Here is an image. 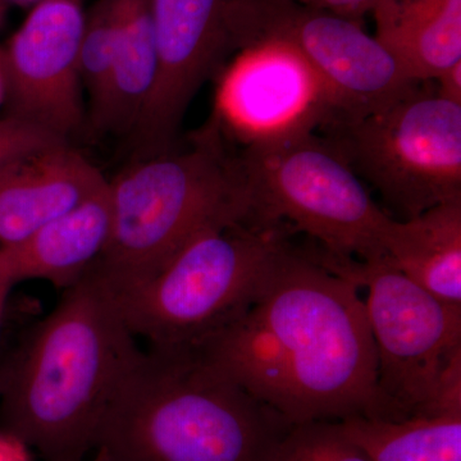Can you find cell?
<instances>
[{
    "label": "cell",
    "instance_id": "cell-22",
    "mask_svg": "<svg viewBox=\"0 0 461 461\" xmlns=\"http://www.w3.org/2000/svg\"><path fill=\"white\" fill-rule=\"evenodd\" d=\"M321 11L330 12L350 20L357 21L366 14H372L382 0H287Z\"/></svg>",
    "mask_w": 461,
    "mask_h": 461
},
{
    "label": "cell",
    "instance_id": "cell-10",
    "mask_svg": "<svg viewBox=\"0 0 461 461\" xmlns=\"http://www.w3.org/2000/svg\"><path fill=\"white\" fill-rule=\"evenodd\" d=\"M241 5L242 0H150L157 76L130 136L133 158L176 147L196 94L242 50Z\"/></svg>",
    "mask_w": 461,
    "mask_h": 461
},
{
    "label": "cell",
    "instance_id": "cell-23",
    "mask_svg": "<svg viewBox=\"0 0 461 461\" xmlns=\"http://www.w3.org/2000/svg\"><path fill=\"white\" fill-rule=\"evenodd\" d=\"M435 81L439 98L461 105V62L446 69Z\"/></svg>",
    "mask_w": 461,
    "mask_h": 461
},
{
    "label": "cell",
    "instance_id": "cell-19",
    "mask_svg": "<svg viewBox=\"0 0 461 461\" xmlns=\"http://www.w3.org/2000/svg\"><path fill=\"white\" fill-rule=\"evenodd\" d=\"M257 461H371L339 421H308L288 426Z\"/></svg>",
    "mask_w": 461,
    "mask_h": 461
},
{
    "label": "cell",
    "instance_id": "cell-26",
    "mask_svg": "<svg viewBox=\"0 0 461 461\" xmlns=\"http://www.w3.org/2000/svg\"><path fill=\"white\" fill-rule=\"evenodd\" d=\"M11 291L12 287L7 286V285H0V335H2L5 309H7L8 297Z\"/></svg>",
    "mask_w": 461,
    "mask_h": 461
},
{
    "label": "cell",
    "instance_id": "cell-11",
    "mask_svg": "<svg viewBox=\"0 0 461 461\" xmlns=\"http://www.w3.org/2000/svg\"><path fill=\"white\" fill-rule=\"evenodd\" d=\"M85 14L80 0H41L5 47V114L69 141L86 122L78 51Z\"/></svg>",
    "mask_w": 461,
    "mask_h": 461
},
{
    "label": "cell",
    "instance_id": "cell-5",
    "mask_svg": "<svg viewBox=\"0 0 461 461\" xmlns=\"http://www.w3.org/2000/svg\"><path fill=\"white\" fill-rule=\"evenodd\" d=\"M291 233L254 221L205 230L148 280L114 291L124 321L149 348H198L247 311Z\"/></svg>",
    "mask_w": 461,
    "mask_h": 461
},
{
    "label": "cell",
    "instance_id": "cell-27",
    "mask_svg": "<svg viewBox=\"0 0 461 461\" xmlns=\"http://www.w3.org/2000/svg\"><path fill=\"white\" fill-rule=\"evenodd\" d=\"M90 461H108V457L104 451L102 450V448H96L95 455H94L93 459Z\"/></svg>",
    "mask_w": 461,
    "mask_h": 461
},
{
    "label": "cell",
    "instance_id": "cell-25",
    "mask_svg": "<svg viewBox=\"0 0 461 461\" xmlns=\"http://www.w3.org/2000/svg\"><path fill=\"white\" fill-rule=\"evenodd\" d=\"M7 98V66H5V48L0 47V105Z\"/></svg>",
    "mask_w": 461,
    "mask_h": 461
},
{
    "label": "cell",
    "instance_id": "cell-2",
    "mask_svg": "<svg viewBox=\"0 0 461 461\" xmlns=\"http://www.w3.org/2000/svg\"><path fill=\"white\" fill-rule=\"evenodd\" d=\"M142 350L90 269L30 330L3 387L5 432L45 461H84Z\"/></svg>",
    "mask_w": 461,
    "mask_h": 461
},
{
    "label": "cell",
    "instance_id": "cell-24",
    "mask_svg": "<svg viewBox=\"0 0 461 461\" xmlns=\"http://www.w3.org/2000/svg\"><path fill=\"white\" fill-rule=\"evenodd\" d=\"M0 461H30L26 446L7 432L0 433Z\"/></svg>",
    "mask_w": 461,
    "mask_h": 461
},
{
    "label": "cell",
    "instance_id": "cell-28",
    "mask_svg": "<svg viewBox=\"0 0 461 461\" xmlns=\"http://www.w3.org/2000/svg\"><path fill=\"white\" fill-rule=\"evenodd\" d=\"M5 14H7V2L5 0H0V25L5 21Z\"/></svg>",
    "mask_w": 461,
    "mask_h": 461
},
{
    "label": "cell",
    "instance_id": "cell-9",
    "mask_svg": "<svg viewBox=\"0 0 461 461\" xmlns=\"http://www.w3.org/2000/svg\"><path fill=\"white\" fill-rule=\"evenodd\" d=\"M241 33L242 50L275 41L295 51L326 94L329 120L373 113L418 84L360 23L321 9L287 0H244Z\"/></svg>",
    "mask_w": 461,
    "mask_h": 461
},
{
    "label": "cell",
    "instance_id": "cell-18",
    "mask_svg": "<svg viewBox=\"0 0 461 461\" xmlns=\"http://www.w3.org/2000/svg\"><path fill=\"white\" fill-rule=\"evenodd\" d=\"M371 461H461V415L339 421Z\"/></svg>",
    "mask_w": 461,
    "mask_h": 461
},
{
    "label": "cell",
    "instance_id": "cell-1",
    "mask_svg": "<svg viewBox=\"0 0 461 461\" xmlns=\"http://www.w3.org/2000/svg\"><path fill=\"white\" fill-rule=\"evenodd\" d=\"M195 350L287 424L388 420L359 286L290 240L247 311Z\"/></svg>",
    "mask_w": 461,
    "mask_h": 461
},
{
    "label": "cell",
    "instance_id": "cell-29",
    "mask_svg": "<svg viewBox=\"0 0 461 461\" xmlns=\"http://www.w3.org/2000/svg\"><path fill=\"white\" fill-rule=\"evenodd\" d=\"M5 2H14L20 5H36V3L41 2V0H5Z\"/></svg>",
    "mask_w": 461,
    "mask_h": 461
},
{
    "label": "cell",
    "instance_id": "cell-4",
    "mask_svg": "<svg viewBox=\"0 0 461 461\" xmlns=\"http://www.w3.org/2000/svg\"><path fill=\"white\" fill-rule=\"evenodd\" d=\"M108 190L111 230L91 269L113 291L148 280L205 230L253 220L238 151L213 122L187 148L133 158Z\"/></svg>",
    "mask_w": 461,
    "mask_h": 461
},
{
    "label": "cell",
    "instance_id": "cell-8",
    "mask_svg": "<svg viewBox=\"0 0 461 461\" xmlns=\"http://www.w3.org/2000/svg\"><path fill=\"white\" fill-rule=\"evenodd\" d=\"M329 267L368 290L364 304L388 420L441 417L442 400L461 382V305L418 286L386 257Z\"/></svg>",
    "mask_w": 461,
    "mask_h": 461
},
{
    "label": "cell",
    "instance_id": "cell-3",
    "mask_svg": "<svg viewBox=\"0 0 461 461\" xmlns=\"http://www.w3.org/2000/svg\"><path fill=\"white\" fill-rule=\"evenodd\" d=\"M288 426L195 348L142 350L99 432L108 461H257Z\"/></svg>",
    "mask_w": 461,
    "mask_h": 461
},
{
    "label": "cell",
    "instance_id": "cell-6",
    "mask_svg": "<svg viewBox=\"0 0 461 461\" xmlns=\"http://www.w3.org/2000/svg\"><path fill=\"white\" fill-rule=\"evenodd\" d=\"M315 130L250 142L238 151L256 222L304 232L338 262L386 257L391 217Z\"/></svg>",
    "mask_w": 461,
    "mask_h": 461
},
{
    "label": "cell",
    "instance_id": "cell-13",
    "mask_svg": "<svg viewBox=\"0 0 461 461\" xmlns=\"http://www.w3.org/2000/svg\"><path fill=\"white\" fill-rule=\"evenodd\" d=\"M108 178L69 142L0 166V248L68 213Z\"/></svg>",
    "mask_w": 461,
    "mask_h": 461
},
{
    "label": "cell",
    "instance_id": "cell-20",
    "mask_svg": "<svg viewBox=\"0 0 461 461\" xmlns=\"http://www.w3.org/2000/svg\"><path fill=\"white\" fill-rule=\"evenodd\" d=\"M118 41V14L115 0H99L86 14L78 66L81 83L89 96V111L102 96L113 65Z\"/></svg>",
    "mask_w": 461,
    "mask_h": 461
},
{
    "label": "cell",
    "instance_id": "cell-15",
    "mask_svg": "<svg viewBox=\"0 0 461 461\" xmlns=\"http://www.w3.org/2000/svg\"><path fill=\"white\" fill-rule=\"evenodd\" d=\"M375 35L408 77L435 81L461 62V0H382Z\"/></svg>",
    "mask_w": 461,
    "mask_h": 461
},
{
    "label": "cell",
    "instance_id": "cell-16",
    "mask_svg": "<svg viewBox=\"0 0 461 461\" xmlns=\"http://www.w3.org/2000/svg\"><path fill=\"white\" fill-rule=\"evenodd\" d=\"M118 41L107 84L87 117L98 132L131 136L157 76L150 0H115Z\"/></svg>",
    "mask_w": 461,
    "mask_h": 461
},
{
    "label": "cell",
    "instance_id": "cell-12",
    "mask_svg": "<svg viewBox=\"0 0 461 461\" xmlns=\"http://www.w3.org/2000/svg\"><path fill=\"white\" fill-rule=\"evenodd\" d=\"M330 115L326 94L295 51L275 41L236 54L220 74L214 118L226 140L242 147L260 139L320 129Z\"/></svg>",
    "mask_w": 461,
    "mask_h": 461
},
{
    "label": "cell",
    "instance_id": "cell-14",
    "mask_svg": "<svg viewBox=\"0 0 461 461\" xmlns=\"http://www.w3.org/2000/svg\"><path fill=\"white\" fill-rule=\"evenodd\" d=\"M111 200L107 186L25 239L0 248V285L47 281L74 286L90 271L107 245Z\"/></svg>",
    "mask_w": 461,
    "mask_h": 461
},
{
    "label": "cell",
    "instance_id": "cell-17",
    "mask_svg": "<svg viewBox=\"0 0 461 461\" xmlns=\"http://www.w3.org/2000/svg\"><path fill=\"white\" fill-rule=\"evenodd\" d=\"M388 262L450 304L461 305V199L399 221L384 236Z\"/></svg>",
    "mask_w": 461,
    "mask_h": 461
},
{
    "label": "cell",
    "instance_id": "cell-7",
    "mask_svg": "<svg viewBox=\"0 0 461 461\" xmlns=\"http://www.w3.org/2000/svg\"><path fill=\"white\" fill-rule=\"evenodd\" d=\"M317 131L403 221L461 199V105L433 81L359 118H333Z\"/></svg>",
    "mask_w": 461,
    "mask_h": 461
},
{
    "label": "cell",
    "instance_id": "cell-21",
    "mask_svg": "<svg viewBox=\"0 0 461 461\" xmlns=\"http://www.w3.org/2000/svg\"><path fill=\"white\" fill-rule=\"evenodd\" d=\"M62 142L69 141L21 118H0V166Z\"/></svg>",
    "mask_w": 461,
    "mask_h": 461
}]
</instances>
